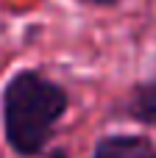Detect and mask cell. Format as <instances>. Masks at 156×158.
Masks as SVG:
<instances>
[{"label": "cell", "mask_w": 156, "mask_h": 158, "mask_svg": "<svg viewBox=\"0 0 156 158\" xmlns=\"http://www.w3.org/2000/svg\"><path fill=\"white\" fill-rule=\"evenodd\" d=\"M67 111V94L39 72H17L3 89V125L6 139L20 156L39 153L61 114Z\"/></svg>", "instance_id": "6da1fadb"}, {"label": "cell", "mask_w": 156, "mask_h": 158, "mask_svg": "<svg viewBox=\"0 0 156 158\" xmlns=\"http://www.w3.org/2000/svg\"><path fill=\"white\" fill-rule=\"evenodd\" d=\"M95 158H156V150L142 136H109L98 144Z\"/></svg>", "instance_id": "7a4b0ae2"}, {"label": "cell", "mask_w": 156, "mask_h": 158, "mask_svg": "<svg viewBox=\"0 0 156 158\" xmlns=\"http://www.w3.org/2000/svg\"><path fill=\"white\" fill-rule=\"evenodd\" d=\"M131 117L140 119V122H145V125H156V78L134 89Z\"/></svg>", "instance_id": "3957f363"}, {"label": "cell", "mask_w": 156, "mask_h": 158, "mask_svg": "<svg viewBox=\"0 0 156 158\" xmlns=\"http://www.w3.org/2000/svg\"><path fill=\"white\" fill-rule=\"evenodd\" d=\"M87 3H95V6H112L114 0H87Z\"/></svg>", "instance_id": "277c9868"}, {"label": "cell", "mask_w": 156, "mask_h": 158, "mask_svg": "<svg viewBox=\"0 0 156 158\" xmlns=\"http://www.w3.org/2000/svg\"><path fill=\"white\" fill-rule=\"evenodd\" d=\"M50 158H64V153H53V156H50Z\"/></svg>", "instance_id": "5b68a950"}]
</instances>
